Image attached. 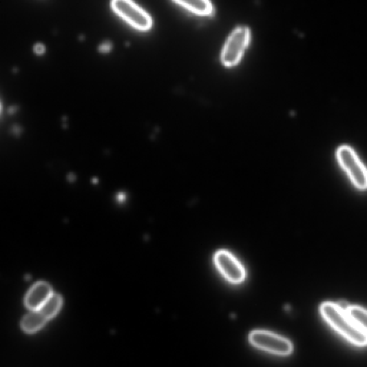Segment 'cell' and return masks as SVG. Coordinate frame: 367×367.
<instances>
[{"instance_id":"cell-13","label":"cell","mask_w":367,"mask_h":367,"mask_svg":"<svg viewBox=\"0 0 367 367\" xmlns=\"http://www.w3.org/2000/svg\"><path fill=\"white\" fill-rule=\"evenodd\" d=\"M45 47L42 44H36L34 47V52H36L38 55H42L44 54L45 52Z\"/></svg>"},{"instance_id":"cell-7","label":"cell","mask_w":367,"mask_h":367,"mask_svg":"<svg viewBox=\"0 0 367 367\" xmlns=\"http://www.w3.org/2000/svg\"><path fill=\"white\" fill-rule=\"evenodd\" d=\"M51 287L45 282L34 284L25 296V303L30 310H39L52 295Z\"/></svg>"},{"instance_id":"cell-10","label":"cell","mask_w":367,"mask_h":367,"mask_svg":"<svg viewBox=\"0 0 367 367\" xmlns=\"http://www.w3.org/2000/svg\"><path fill=\"white\" fill-rule=\"evenodd\" d=\"M61 297L58 294L52 293L39 310L48 320L56 315L61 308Z\"/></svg>"},{"instance_id":"cell-16","label":"cell","mask_w":367,"mask_h":367,"mask_svg":"<svg viewBox=\"0 0 367 367\" xmlns=\"http://www.w3.org/2000/svg\"><path fill=\"white\" fill-rule=\"evenodd\" d=\"M67 180L69 182H74L76 180V176L73 174H68Z\"/></svg>"},{"instance_id":"cell-17","label":"cell","mask_w":367,"mask_h":367,"mask_svg":"<svg viewBox=\"0 0 367 367\" xmlns=\"http://www.w3.org/2000/svg\"><path fill=\"white\" fill-rule=\"evenodd\" d=\"M17 110V108L14 107H12L10 109H9L8 112L9 114H13Z\"/></svg>"},{"instance_id":"cell-14","label":"cell","mask_w":367,"mask_h":367,"mask_svg":"<svg viewBox=\"0 0 367 367\" xmlns=\"http://www.w3.org/2000/svg\"><path fill=\"white\" fill-rule=\"evenodd\" d=\"M126 198V196L125 194L124 193H119L118 196H117V200L119 202H123Z\"/></svg>"},{"instance_id":"cell-1","label":"cell","mask_w":367,"mask_h":367,"mask_svg":"<svg viewBox=\"0 0 367 367\" xmlns=\"http://www.w3.org/2000/svg\"><path fill=\"white\" fill-rule=\"evenodd\" d=\"M324 320L344 338L355 346H367V334L336 304L326 302L320 307Z\"/></svg>"},{"instance_id":"cell-5","label":"cell","mask_w":367,"mask_h":367,"mask_svg":"<svg viewBox=\"0 0 367 367\" xmlns=\"http://www.w3.org/2000/svg\"><path fill=\"white\" fill-rule=\"evenodd\" d=\"M251 344L262 350L279 356H287L293 352V345L287 339L263 330L252 332Z\"/></svg>"},{"instance_id":"cell-18","label":"cell","mask_w":367,"mask_h":367,"mask_svg":"<svg viewBox=\"0 0 367 367\" xmlns=\"http://www.w3.org/2000/svg\"><path fill=\"white\" fill-rule=\"evenodd\" d=\"M92 180L94 181V182H93L94 183H97V182H98V180L97 179H94V180Z\"/></svg>"},{"instance_id":"cell-3","label":"cell","mask_w":367,"mask_h":367,"mask_svg":"<svg viewBox=\"0 0 367 367\" xmlns=\"http://www.w3.org/2000/svg\"><path fill=\"white\" fill-rule=\"evenodd\" d=\"M337 157L354 185L360 190L367 189V169L354 149L346 145L342 146L337 150Z\"/></svg>"},{"instance_id":"cell-15","label":"cell","mask_w":367,"mask_h":367,"mask_svg":"<svg viewBox=\"0 0 367 367\" xmlns=\"http://www.w3.org/2000/svg\"><path fill=\"white\" fill-rule=\"evenodd\" d=\"M12 132L13 133L15 134V135H19L20 134L21 132V128H19V127H14L13 129H12Z\"/></svg>"},{"instance_id":"cell-12","label":"cell","mask_w":367,"mask_h":367,"mask_svg":"<svg viewBox=\"0 0 367 367\" xmlns=\"http://www.w3.org/2000/svg\"><path fill=\"white\" fill-rule=\"evenodd\" d=\"M111 50H112V45L111 43L108 42L103 43L99 48V50L101 52H103V54H106V52H109Z\"/></svg>"},{"instance_id":"cell-4","label":"cell","mask_w":367,"mask_h":367,"mask_svg":"<svg viewBox=\"0 0 367 367\" xmlns=\"http://www.w3.org/2000/svg\"><path fill=\"white\" fill-rule=\"evenodd\" d=\"M114 11L137 30L147 31L152 26L150 15L132 0H112Z\"/></svg>"},{"instance_id":"cell-9","label":"cell","mask_w":367,"mask_h":367,"mask_svg":"<svg viewBox=\"0 0 367 367\" xmlns=\"http://www.w3.org/2000/svg\"><path fill=\"white\" fill-rule=\"evenodd\" d=\"M47 321V318L39 310H31L23 318L21 326L27 333L32 334L43 327Z\"/></svg>"},{"instance_id":"cell-6","label":"cell","mask_w":367,"mask_h":367,"mask_svg":"<svg viewBox=\"0 0 367 367\" xmlns=\"http://www.w3.org/2000/svg\"><path fill=\"white\" fill-rule=\"evenodd\" d=\"M215 263L220 273L231 283L238 284L246 278V271L240 262L228 251H218L215 255Z\"/></svg>"},{"instance_id":"cell-11","label":"cell","mask_w":367,"mask_h":367,"mask_svg":"<svg viewBox=\"0 0 367 367\" xmlns=\"http://www.w3.org/2000/svg\"><path fill=\"white\" fill-rule=\"evenodd\" d=\"M354 323L367 334V311L359 306H349L345 311Z\"/></svg>"},{"instance_id":"cell-2","label":"cell","mask_w":367,"mask_h":367,"mask_svg":"<svg viewBox=\"0 0 367 367\" xmlns=\"http://www.w3.org/2000/svg\"><path fill=\"white\" fill-rule=\"evenodd\" d=\"M251 30L248 27L237 28L227 40L221 54V61L226 67L239 63L251 42Z\"/></svg>"},{"instance_id":"cell-8","label":"cell","mask_w":367,"mask_h":367,"mask_svg":"<svg viewBox=\"0 0 367 367\" xmlns=\"http://www.w3.org/2000/svg\"><path fill=\"white\" fill-rule=\"evenodd\" d=\"M191 13L200 16H209L214 12L211 0H173Z\"/></svg>"}]
</instances>
